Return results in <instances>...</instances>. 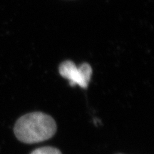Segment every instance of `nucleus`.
Segmentation results:
<instances>
[{"label": "nucleus", "mask_w": 154, "mask_h": 154, "mask_svg": "<svg viewBox=\"0 0 154 154\" xmlns=\"http://www.w3.org/2000/svg\"><path fill=\"white\" fill-rule=\"evenodd\" d=\"M57 129V124L52 117L42 112H32L17 121L14 132L19 141L32 144L53 137Z\"/></svg>", "instance_id": "f257e3e1"}, {"label": "nucleus", "mask_w": 154, "mask_h": 154, "mask_svg": "<svg viewBox=\"0 0 154 154\" xmlns=\"http://www.w3.org/2000/svg\"><path fill=\"white\" fill-rule=\"evenodd\" d=\"M61 76L69 81L72 86L79 85L83 88L88 87L91 80L92 69L88 63H84L77 67L72 61H66L59 66Z\"/></svg>", "instance_id": "f03ea898"}, {"label": "nucleus", "mask_w": 154, "mask_h": 154, "mask_svg": "<svg viewBox=\"0 0 154 154\" xmlns=\"http://www.w3.org/2000/svg\"><path fill=\"white\" fill-rule=\"evenodd\" d=\"M31 154H62L60 150L54 147H50V146H47V147H42L34 150L32 151Z\"/></svg>", "instance_id": "7ed1b4c3"}]
</instances>
